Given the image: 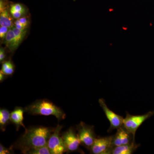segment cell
<instances>
[{"mask_svg":"<svg viewBox=\"0 0 154 154\" xmlns=\"http://www.w3.org/2000/svg\"><path fill=\"white\" fill-rule=\"evenodd\" d=\"M55 128L37 126L26 128L25 134L13 146L25 154L30 149L45 145Z\"/></svg>","mask_w":154,"mask_h":154,"instance_id":"obj_1","label":"cell"},{"mask_svg":"<svg viewBox=\"0 0 154 154\" xmlns=\"http://www.w3.org/2000/svg\"><path fill=\"white\" fill-rule=\"evenodd\" d=\"M25 109V112L31 115L54 116L59 121L64 119L66 117L63 110L47 99L36 100Z\"/></svg>","mask_w":154,"mask_h":154,"instance_id":"obj_2","label":"cell"},{"mask_svg":"<svg viewBox=\"0 0 154 154\" xmlns=\"http://www.w3.org/2000/svg\"><path fill=\"white\" fill-rule=\"evenodd\" d=\"M154 115V110L142 115H132L126 112V117L123 120V127L132 135L135 140V134L138 128L147 119Z\"/></svg>","mask_w":154,"mask_h":154,"instance_id":"obj_3","label":"cell"},{"mask_svg":"<svg viewBox=\"0 0 154 154\" xmlns=\"http://www.w3.org/2000/svg\"><path fill=\"white\" fill-rule=\"evenodd\" d=\"M76 130L81 144L89 150L97 138L94 126L81 122L76 125Z\"/></svg>","mask_w":154,"mask_h":154,"instance_id":"obj_4","label":"cell"},{"mask_svg":"<svg viewBox=\"0 0 154 154\" xmlns=\"http://www.w3.org/2000/svg\"><path fill=\"white\" fill-rule=\"evenodd\" d=\"M63 126L58 125L54 131L51 134L47 142V146L51 154H62L67 152L60 132Z\"/></svg>","mask_w":154,"mask_h":154,"instance_id":"obj_5","label":"cell"},{"mask_svg":"<svg viewBox=\"0 0 154 154\" xmlns=\"http://www.w3.org/2000/svg\"><path fill=\"white\" fill-rule=\"evenodd\" d=\"M113 136L97 137L91 146L90 150L91 153L94 154H110L113 149Z\"/></svg>","mask_w":154,"mask_h":154,"instance_id":"obj_6","label":"cell"},{"mask_svg":"<svg viewBox=\"0 0 154 154\" xmlns=\"http://www.w3.org/2000/svg\"><path fill=\"white\" fill-rule=\"evenodd\" d=\"M100 106L103 109L107 119L110 122V128L108 130V132H110L114 129H118L119 128L123 126L124 119L122 116L116 114L113 111L110 110L107 107L105 100L103 99L99 100Z\"/></svg>","mask_w":154,"mask_h":154,"instance_id":"obj_7","label":"cell"},{"mask_svg":"<svg viewBox=\"0 0 154 154\" xmlns=\"http://www.w3.org/2000/svg\"><path fill=\"white\" fill-rule=\"evenodd\" d=\"M61 136L67 152H71L78 151L81 143L74 128H70L62 134Z\"/></svg>","mask_w":154,"mask_h":154,"instance_id":"obj_8","label":"cell"},{"mask_svg":"<svg viewBox=\"0 0 154 154\" xmlns=\"http://www.w3.org/2000/svg\"><path fill=\"white\" fill-rule=\"evenodd\" d=\"M132 142H135L133 135L122 126L117 129V132L113 135L112 145L113 147L127 144Z\"/></svg>","mask_w":154,"mask_h":154,"instance_id":"obj_9","label":"cell"},{"mask_svg":"<svg viewBox=\"0 0 154 154\" xmlns=\"http://www.w3.org/2000/svg\"><path fill=\"white\" fill-rule=\"evenodd\" d=\"M25 112V108L22 107H17L11 113V122L14 123L16 126L17 131L19 130L21 127H23L25 130L26 128L23 123L24 113Z\"/></svg>","mask_w":154,"mask_h":154,"instance_id":"obj_10","label":"cell"},{"mask_svg":"<svg viewBox=\"0 0 154 154\" xmlns=\"http://www.w3.org/2000/svg\"><path fill=\"white\" fill-rule=\"evenodd\" d=\"M140 146L135 142H132L127 144L114 147L111 150L110 154H131L133 153Z\"/></svg>","mask_w":154,"mask_h":154,"instance_id":"obj_11","label":"cell"},{"mask_svg":"<svg viewBox=\"0 0 154 154\" xmlns=\"http://www.w3.org/2000/svg\"><path fill=\"white\" fill-rule=\"evenodd\" d=\"M12 28L14 30L15 35V39L10 49L12 51L17 49L21 44L26 35L27 30L26 29L24 30H19L14 26H13Z\"/></svg>","mask_w":154,"mask_h":154,"instance_id":"obj_12","label":"cell"},{"mask_svg":"<svg viewBox=\"0 0 154 154\" xmlns=\"http://www.w3.org/2000/svg\"><path fill=\"white\" fill-rule=\"evenodd\" d=\"M11 122V113L6 109L0 110V128L4 132L6 130V127Z\"/></svg>","mask_w":154,"mask_h":154,"instance_id":"obj_13","label":"cell"},{"mask_svg":"<svg viewBox=\"0 0 154 154\" xmlns=\"http://www.w3.org/2000/svg\"><path fill=\"white\" fill-rule=\"evenodd\" d=\"M11 14H9L7 10L1 13L0 14V25L8 28H12L14 26L13 25V18Z\"/></svg>","mask_w":154,"mask_h":154,"instance_id":"obj_14","label":"cell"},{"mask_svg":"<svg viewBox=\"0 0 154 154\" xmlns=\"http://www.w3.org/2000/svg\"><path fill=\"white\" fill-rule=\"evenodd\" d=\"M15 66L11 61H7L3 63L2 72L6 75H10L14 73Z\"/></svg>","mask_w":154,"mask_h":154,"instance_id":"obj_15","label":"cell"},{"mask_svg":"<svg viewBox=\"0 0 154 154\" xmlns=\"http://www.w3.org/2000/svg\"><path fill=\"white\" fill-rule=\"evenodd\" d=\"M25 154H51L47 144L42 146L30 149Z\"/></svg>","mask_w":154,"mask_h":154,"instance_id":"obj_16","label":"cell"},{"mask_svg":"<svg viewBox=\"0 0 154 154\" xmlns=\"http://www.w3.org/2000/svg\"><path fill=\"white\" fill-rule=\"evenodd\" d=\"M15 33H14V30L12 28H10L7 35H6L5 38V44L6 46L11 49L12 44L14 42V39H15Z\"/></svg>","mask_w":154,"mask_h":154,"instance_id":"obj_17","label":"cell"},{"mask_svg":"<svg viewBox=\"0 0 154 154\" xmlns=\"http://www.w3.org/2000/svg\"><path fill=\"white\" fill-rule=\"evenodd\" d=\"M14 152L13 146L10 148H7L4 146L2 144H0V154H14Z\"/></svg>","mask_w":154,"mask_h":154,"instance_id":"obj_18","label":"cell"},{"mask_svg":"<svg viewBox=\"0 0 154 154\" xmlns=\"http://www.w3.org/2000/svg\"><path fill=\"white\" fill-rule=\"evenodd\" d=\"M11 11H17V12H22V13H25V8L19 4H14L11 6Z\"/></svg>","mask_w":154,"mask_h":154,"instance_id":"obj_19","label":"cell"},{"mask_svg":"<svg viewBox=\"0 0 154 154\" xmlns=\"http://www.w3.org/2000/svg\"><path fill=\"white\" fill-rule=\"evenodd\" d=\"M10 28L5 26H1L0 27V38L4 40L5 38L6 35Z\"/></svg>","mask_w":154,"mask_h":154,"instance_id":"obj_20","label":"cell"},{"mask_svg":"<svg viewBox=\"0 0 154 154\" xmlns=\"http://www.w3.org/2000/svg\"><path fill=\"white\" fill-rule=\"evenodd\" d=\"M11 14L13 18L16 19H19V18H22V17L24 16V14H25V13H22V12L13 11H11Z\"/></svg>","mask_w":154,"mask_h":154,"instance_id":"obj_21","label":"cell"},{"mask_svg":"<svg viewBox=\"0 0 154 154\" xmlns=\"http://www.w3.org/2000/svg\"><path fill=\"white\" fill-rule=\"evenodd\" d=\"M14 26L17 29L20 30H25L27 28L21 24L18 19H17V20L14 22Z\"/></svg>","mask_w":154,"mask_h":154,"instance_id":"obj_22","label":"cell"},{"mask_svg":"<svg viewBox=\"0 0 154 154\" xmlns=\"http://www.w3.org/2000/svg\"><path fill=\"white\" fill-rule=\"evenodd\" d=\"M18 19L23 26H25V28H27L28 25H29V22H28L27 18H25V17H22V18H19Z\"/></svg>","mask_w":154,"mask_h":154,"instance_id":"obj_23","label":"cell"},{"mask_svg":"<svg viewBox=\"0 0 154 154\" xmlns=\"http://www.w3.org/2000/svg\"><path fill=\"white\" fill-rule=\"evenodd\" d=\"M5 50L1 48L0 49V62H2L5 58Z\"/></svg>","mask_w":154,"mask_h":154,"instance_id":"obj_24","label":"cell"},{"mask_svg":"<svg viewBox=\"0 0 154 154\" xmlns=\"http://www.w3.org/2000/svg\"><path fill=\"white\" fill-rule=\"evenodd\" d=\"M6 75L3 73L2 71L1 70V71H0V82H2L5 79Z\"/></svg>","mask_w":154,"mask_h":154,"instance_id":"obj_25","label":"cell"},{"mask_svg":"<svg viewBox=\"0 0 154 154\" xmlns=\"http://www.w3.org/2000/svg\"><path fill=\"white\" fill-rule=\"evenodd\" d=\"M5 6H4V4L3 1L1 0V2H0V12L2 13V12L5 11Z\"/></svg>","mask_w":154,"mask_h":154,"instance_id":"obj_26","label":"cell"},{"mask_svg":"<svg viewBox=\"0 0 154 154\" xmlns=\"http://www.w3.org/2000/svg\"><path fill=\"white\" fill-rule=\"evenodd\" d=\"M122 28H123V29H124V30H127V28H124V27H123Z\"/></svg>","mask_w":154,"mask_h":154,"instance_id":"obj_27","label":"cell"}]
</instances>
